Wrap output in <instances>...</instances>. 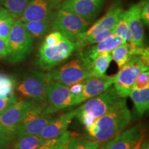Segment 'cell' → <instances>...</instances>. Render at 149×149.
Masks as SVG:
<instances>
[{
  "instance_id": "1",
  "label": "cell",
  "mask_w": 149,
  "mask_h": 149,
  "mask_svg": "<svg viewBox=\"0 0 149 149\" xmlns=\"http://www.w3.org/2000/svg\"><path fill=\"white\" fill-rule=\"evenodd\" d=\"M130 110L125 98H122L111 111L99 117L86 128L85 138L97 141H106L120 134L130 122Z\"/></svg>"
},
{
  "instance_id": "2",
  "label": "cell",
  "mask_w": 149,
  "mask_h": 149,
  "mask_svg": "<svg viewBox=\"0 0 149 149\" xmlns=\"http://www.w3.org/2000/svg\"><path fill=\"white\" fill-rule=\"evenodd\" d=\"M121 99L114 87L111 86L101 94L88 99L84 104L76 109L75 117L86 129L97 119L111 111Z\"/></svg>"
},
{
  "instance_id": "3",
  "label": "cell",
  "mask_w": 149,
  "mask_h": 149,
  "mask_svg": "<svg viewBox=\"0 0 149 149\" xmlns=\"http://www.w3.org/2000/svg\"><path fill=\"white\" fill-rule=\"evenodd\" d=\"M56 110L46 102H38L16 127L14 137L39 135L44 128L55 120Z\"/></svg>"
},
{
  "instance_id": "4",
  "label": "cell",
  "mask_w": 149,
  "mask_h": 149,
  "mask_svg": "<svg viewBox=\"0 0 149 149\" xmlns=\"http://www.w3.org/2000/svg\"><path fill=\"white\" fill-rule=\"evenodd\" d=\"M7 59L11 63L25 60L33 49V39L21 19L15 20L6 42Z\"/></svg>"
},
{
  "instance_id": "5",
  "label": "cell",
  "mask_w": 149,
  "mask_h": 149,
  "mask_svg": "<svg viewBox=\"0 0 149 149\" xmlns=\"http://www.w3.org/2000/svg\"><path fill=\"white\" fill-rule=\"evenodd\" d=\"M45 74L47 81H53L67 86L92 77L88 64L79 55L77 59L59 68H52Z\"/></svg>"
},
{
  "instance_id": "6",
  "label": "cell",
  "mask_w": 149,
  "mask_h": 149,
  "mask_svg": "<svg viewBox=\"0 0 149 149\" xmlns=\"http://www.w3.org/2000/svg\"><path fill=\"white\" fill-rule=\"evenodd\" d=\"M77 49L76 43L66 37L55 46L42 44L38 50L37 64L43 70H49L68 59Z\"/></svg>"
},
{
  "instance_id": "7",
  "label": "cell",
  "mask_w": 149,
  "mask_h": 149,
  "mask_svg": "<svg viewBox=\"0 0 149 149\" xmlns=\"http://www.w3.org/2000/svg\"><path fill=\"white\" fill-rule=\"evenodd\" d=\"M89 26V22L78 15L59 9L52 22V29L60 32L66 38L75 42L80 34Z\"/></svg>"
},
{
  "instance_id": "8",
  "label": "cell",
  "mask_w": 149,
  "mask_h": 149,
  "mask_svg": "<svg viewBox=\"0 0 149 149\" xmlns=\"http://www.w3.org/2000/svg\"><path fill=\"white\" fill-rule=\"evenodd\" d=\"M148 70L143 63L140 56L133 57L128 63L120 68V71L115 74L114 88L121 98L129 96L133 87L135 78L139 72Z\"/></svg>"
},
{
  "instance_id": "9",
  "label": "cell",
  "mask_w": 149,
  "mask_h": 149,
  "mask_svg": "<svg viewBox=\"0 0 149 149\" xmlns=\"http://www.w3.org/2000/svg\"><path fill=\"white\" fill-rule=\"evenodd\" d=\"M37 102L31 100H19L3 112L0 114V131L5 135L15 137L16 127Z\"/></svg>"
},
{
  "instance_id": "10",
  "label": "cell",
  "mask_w": 149,
  "mask_h": 149,
  "mask_svg": "<svg viewBox=\"0 0 149 149\" xmlns=\"http://www.w3.org/2000/svg\"><path fill=\"white\" fill-rule=\"evenodd\" d=\"M46 74L40 70H32L18 84L17 89L25 97L33 101L46 102Z\"/></svg>"
},
{
  "instance_id": "11",
  "label": "cell",
  "mask_w": 149,
  "mask_h": 149,
  "mask_svg": "<svg viewBox=\"0 0 149 149\" xmlns=\"http://www.w3.org/2000/svg\"><path fill=\"white\" fill-rule=\"evenodd\" d=\"M64 0H32L22 14V21L53 22Z\"/></svg>"
},
{
  "instance_id": "12",
  "label": "cell",
  "mask_w": 149,
  "mask_h": 149,
  "mask_svg": "<svg viewBox=\"0 0 149 149\" xmlns=\"http://www.w3.org/2000/svg\"><path fill=\"white\" fill-rule=\"evenodd\" d=\"M46 100L57 111L78 105L77 98L70 93L68 86L53 81H47Z\"/></svg>"
},
{
  "instance_id": "13",
  "label": "cell",
  "mask_w": 149,
  "mask_h": 149,
  "mask_svg": "<svg viewBox=\"0 0 149 149\" xmlns=\"http://www.w3.org/2000/svg\"><path fill=\"white\" fill-rule=\"evenodd\" d=\"M144 130L140 125L123 130L122 133L107 141L100 149H133L142 143Z\"/></svg>"
},
{
  "instance_id": "14",
  "label": "cell",
  "mask_w": 149,
  "mask_h": 149,
  "mask_svg": "<svg viewBox=\"0 0 149 149\" xmlns=\"http://www.w3.org/2000/svg\"><path fill=\"white\" fill-rule=\"evenodd\" d=\"M105 0H64L60 9L81 16L88 22L95 17Z\"/></svg>"
},
{
  "instance_id": "15",
  "label": "cell",
  "mask_w": 149,
  "mask_h": 149,
  "mask_svg": "<svg viewBox=\"0 0 149 149\" xmlns=\"http://www.w3.org/2000/svg\"><path fill=\"white\" fill-rule=\"evenodd\" d=\"M122 10L123 8L120 0L114 1L108 9L105 15H104L102 17L99 19L92 26L87 29L85 32L80 34L77 40L91 36L105 30L114 28Z\"/></svg>"
},
{
  "instance_id": "16",
  "label": "cell",
  "mask_w": 149,
  "mask_h": 149,
  "mask_svg": "<svg viewBox=\"0 0 149 149\" xmlns=\"http://www.w3.org/2000/svg\"><path fill=\"white\" fill-rule=\"evenodd\" d=\"M126 42L120 37L113 35L102 42L93 44L87 48H84L79 51V55L90 66L91 62L100 54L104 52H111L117 46Z\"/></svg>"
},
{
  "instance_id": "17",
  "label": "cell",
  "mask_w": 149,
  "mask_h": 149,
  "mask_svg": "<svg viewBox=\"0 0 149 149\" xmlns=\"http://www.w3.org/2000/svg\"><path fill=\"white\" fill-rule=\"evenodd\" d=\"M115 75H104L100 77H90L84 79L83 91L80 102H84L88 99L95 97L112 86L114 82Z\"/></svg>"
},
{
  "instance_id": "18",
  "label": "cell",
  "mask_w": 149,
  "mask_h": 149,
  "mask_svg": "<svg viewBox=\"0 0 149 149\" xmlns=\"http://www.w3.org/2000/svg\"><path fill=\"white\" fill-rule=\"evenodd\" d=\"M126 17L133 44L137 46H144V31L138 3L132 5L126 10Z\"/></svg>"
},
{
  "instance_id": "19",
  "label": "cell",
  "mask_w": 149,
  "mask_h": 149,
  "mask_svg": "<svg viewBox=\"0 0 149 149\" xmlns=\"http://www.w3.org/2000/svg\"><path fill=\"white\" fill-rule=\"evenodd\" d=\"M75 109L57 116L41 132L40 135L45 140L58 137L67 130L69 124L75 117Z\"/></svg>"
},
{
  "instance_id": "20",
  "label": "cell",
  "mask_w": 149,
  "mask_h": 149,
  "mask_svg": "<svg viewBox=\"0 0 149 149\" xmlns=\"http://www.w3.org/2000/svg\"><path fill=\"white\" fill-rule=\"evenodd\" d=\"M138 47L131 43H122L111 52L112 59L115 61L119 68H122L133 57L137 56Z\"/></svg>"
},
{
  "instance_id": "21",
  "label": "cell",
  "mask_w": 149,
  "mask_h": 149,
  "mask_svg": "<svg viewBox=\"0 0 149 149\" xmlns=\"http://www.w3.org/2000/svg\"><path fill=\"white\" fill-rule=\"evenodd\" d=\"M129 96L133 102L137 113L141 117L149 108V87L143 89L133 88Z\"/></svg>"
},
{
  "instance_id": "22",
  "label": "cell",
  "mask_w": 149,
  "mask_h": 149,
  "mask_svg": "<svg viewBox=\"0 0 149 149\" xmlns=\"http://www.w3.org/2000/svg\"><path fill=\"white\" fill-rule=\"evenodd\" d=\"M111 61V52H104L97 56L89 66L92 77H100L104 75Z\"/></svg>"
},
{
  "instance_id": "23",
  "label": "cell",
  "mask_w": 149,
  "mask_h": 149,
  "mask_svg": "<svg viewBox=\"0 0 149 149\" xmlns=\"http://www.w3.org/2000/svg\"><path fill=\"white\" fill-rule=\"evenodd\" d=\"M47 140L40 135H28L18 138L13 144V149H37Z\"/></svg>"
},
{
  "instance_id": "24",
  "label": "cell",
  "mask_w": 149,
  "mask_h": 149,
  "mask_svg": "<svg viewBox=\"0 0 149 149\" xmlns=\"http://www.w3.org/2000/svg\"><path fill=\"white\" fill-rule=\"evenodd\" d=\"M52 22L48 21H35L24 22L26 29L33 38L41 39L47 33Z\"/></svg>"
},
{
  "instance_id": "25",
  "label": "cell",
  "mask_w": 149,
  "mask_h": 149,
  "mask_svg": "<svg viewBox=\"0 0 149 149\" xmlns=\"http://www.w3.org/2000/svg\"><path fill=\"white\" fill-rule=\"evenodd\" d=\"M15 20V19L11 15L8 10L0 6V38L6 44Z\"/></svg>"
},
{
  "instance_id": "26",
  "label": "cell",
  "mask_w": 149,
  "mask_h": 149,
  "mask_svg": "<svg viewBox=\"0 0 149 149\" xmlns=\"http://www.w3.org/2000/svg\"><path fill=\"white\" fill-rule=\"evenodd\" d=\"M32 0H1L3 8L10 13L15 19L20 18Z\"/></svg>"
},
{
  "instance_id": "27",
  "label": "cell",
  "mask_w": 149,
  "mask_h": 149,
  "mask_svg": "<svg viewBox=\"0 0 149 149\" xmlns=\"http://www.w3.org/2000/svg\"><path fill=\"white\" fill-rule=\"evenodd\" d=\"M114 35L120 37L126 42L133 44L131 35L126 21V10H123L119 16L118 20L114 27Z\"/></svg>"
},
{
  "instance_id": "28",
  "label": "cell",
  "mask_w": 149,
  "mask_h": 149,
  "mask_svg": "<svg viewBox=\"0 0 149 149\" xmlns=\"http://www.w3.org/2000/svg\"><path fill=\"white\" fill-rule=\"evenodd\" d=\"M15 80L6 74L0 73V97H6L13 94Z\"/></svg>"
},
{
  "instance_id": "29",
  "label": "cell",
  "mask_w": 149,
  "mask_h": 149,
  "mask_svg": "<svg viewBox=\"0 0 149 149\" xmlns=\"http://www.w3.org/2000/svg\"><path fill=\"white\" fill-rule=\"evenodd\" d=\"M71 135V133L66 130L59 137L48 139L42 146L37 149H61L66 145Z\"/></svg>"
},
{
  "instance_id": "30",
  "label": "cell",
  "mask_w": 149,
  "mask_h": 149,
  "mask_svg": "<svg viewBox=\"0 0 149 149\" xmlns=\"http://www.w3.org/2000/svg\"><path fill=\"white\" fill-rule=\"evenodd\" d=\"M149 87L148 70L139 72L135 78L133 88L143 89Z\"/></svg>"
},
{
  "instance_id": "31",
  "label": "cell",
  "mask_w": 149,
  "mask_h": 149,
  "mask_svg": "<svg viewBox=\"0 0 149 149\" xmlns=\"http://www.w3.org/2000/svg\"><path fill=\"white\" fill-rule=\"evenodd\" d=\"M86 139L80 138L77 136L71 135L66 145L61 149H83Z\"/></svg>"
},
{
  "instance_id": "32",
  "label": "cell",
  "mask_w": 149,
  "mask_h": 149,
  "mask_svg": "<svg viewBox=\"0 0 149 149\" xmlns=\"http://www.w3.org/2000/svg\"><path fill=\"white\" fill-rule=\"evenodd\" d=\"M64 37V35H63L60 32L57 31H54L53 32L51 33L46 37L42 44L48 46H55L57 44H59Z\"/></svg>"
},
{
  "instance_id": "33",
  "label": "cell",
  "mask_w": 149,
  "mask_h": 149,
  "mask_svg": "<svg viewBox=\"0 0 149 149\" xmlns=\"http://www.w3.org/2000/svg\"><path fill=\"white\" fill-rule=\"evenodd\" d=\"M140 7V15L145 25H149V1L148 0H141L138 3Z\"/></svg>"
},
{
  "instance_id": "34",
  "label": "cell",
  "mask_w": 149,
  "mask_h": 149,
  "mask_svg": "<svg viewBox=\"0 0 149 149\" xmlns=\"http://www.w3.org/2000/svg\"><path fill=\"white\" fill-rule=\"evenodd\" d=\"M17 101V97L14 94L6 97H0V114H1L3 112L15 104Z\"/></svg>"
},
{
  "instance_id": "35",
  "label": "cell",
  "mask_w": 149,
  "mask_h": 149,
  "mask_svg": "<svg viewBox=\"0 0 149 149\" xmlns=\"http://www.w3.org/2000/svg\"><path fill=\"white\" fill-rule=\"evenodd\" d=\"M84 81V80H82V81H79V82L72 84L68 86V88H69L70 93L77 98L78 104L81 103V102H80V97H81V94H82Z\"/></svg>"
},
{
  "instance_id": "36",
  "label": "cell",
  "mask_w": 149,
  "mask_h": 149,
  "mask_svg": "<svg viewBox=\"0 0 149 149\" xmlns=\"http://www.w3.org/2000/svg\"><path fill=\"white\" fill-rule=\"evenodd\" d=\"M13 139V137L5 135L0 131V149H6Z\"/></svg>"
},
{
  "instance_id": "37",
  "label": "cell",
  "mask_w": 149,
  "mask_h": 149,
  "mask_svg": "<svg viewBox=\"0 0 149 149\" xmlns=\"http://www.w3.org/2000/svg\"><path fill=\"white\" fill-rule=\"evenodd\" d=\"M100 141L94 140H87L83 149H100Z\"/></svg>"
},
{
  "instance_id": "38",
  "label": "cell",
  "mask_w": 149,
  "mask_h": 149,
  "mask_svg": "<svg viewBox=\"0 0 149 149\" xmlns=\"http://www.w3.org/2000/svg\"><path fill=\"white\" fill-rule=\"evenodd\" d=\"M7 49L5 42L0 38V58L6 57Z\"/></svg>"
},
{
  "instance_id": "39",
  "label": "cell",
  "mask_w": 149,
  "mask_h": 149,
  "mask_svg": "<svg viewBox=\"0 0 149 149\" xmlns=\"http://www.w3.org/2000/svg\"><path fill=\"white\" fill-rule=\"evenodd\" d=\"M141 144H142V143H141ZM141 144H139V145H138V146H137L136 147H135V148H134L133 149H139V148H140V146H141Z\"/></svg>"
},
{
  "instance_id": "40",
  "label": "cell",
  "mask_w": 149,
  "mask_h": 149,
  "mask_svg": "<svg viewBox=\"0 0 149 149\" xmlns=\"http://www.w3.org/2000/svg\"><path fill=\"white\" fill-rule=\"evenodd\" d=\"M145 149H149V147H148V144H147V145H146V148H145Z\"/></svg>"
}]
</instances>
